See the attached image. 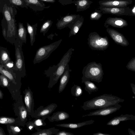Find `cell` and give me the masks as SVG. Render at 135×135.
Wrapping results in <instances>:
<instances>
[{
	"instance_id": "cell-1",
	"label": "cell",
	"mask_w": 135,
	"mask_h": 135,
	"mask_svg": "<svg viewBox=\"0 0 135 135\" xmlns=\"http://www.w3.org/2000/svg\"><path fill=\"white\" fill-rule=\"evenodd\" d=\"M74 50L73 48H70L64 55L57 65L50 66L47 70L45 71L44 74L46 76L49 78L48 88H52L61 78L70 60L71 55Z\"/></svg>"
},
{
	"instance_id": "cell-2",
	"label": "cell",
	"mask_w": 135,
	"mask_h": 135,
	"mask_svg": "<svg viewBox=\"0 0 135 135\" xmlns=\"http://www.w3.org/2000/svg\"><path fill=\"white\" fill-rule=\"evenodd\" d=\"M124 100L112 94H104L84 102V110L100 109L123 102Z\"/></svg>"
},
{
	"instance_id": "cell-3",
	"label": "cell",
	"mask_w": 135,
	"mask_h": 135,
	"mask_svg": "<svg viewBox=\"0 0 135 135\" xmlns=\"http://www.w3.org/2000/svg\"><path fill=\"white\" fill-rule=\"evenodd\" d=\"M82 73L81 82L91 80L99 83L102 81L104 75L101 64L95 62L88 64L84 68Z\"/></svg>"
},
{
	"instance_id": "cell-4",
	"label": "cell",
	"mask_w": 135,
	"mask_h": 135,
	"mask_svg": "<svg viewBox=\"0 0 135 135\" xmlns=\"http://www.w3.org/2000/svg\"><path fill=\"white\" fill-rule=\"evenodd\" d=\"M3 13L7 23V30L6 40L10 43L14 44L18 36L13 10L7 6L3 8Z\"/></svg>"
},
{
	"instance_id": "cell-5",
	"label": "cell",
	"mask_w": 135,
	"mask_h": 135,
	"mask_svg": "<svg viewBox=\"0 0 135 135\" xmlns=\"http://www.w3.org/2000/svg\"><path fill=\"white\" fill-rule=\"evenodd\" d=\"M23 43L17 38L15 43L16 60L13 72L16 74L21 76L26 75V69L24 57L22 50Z\"/></svg>"
},
{
	"instance_id": "cell-6",
	"label": "cell",
	"mask_w": 135,
	"mask_h": 135,
	"mask_svg": "<svg viewBox=\"0 0 135 135\" xmlns=\"http://www.w3.org/2000/svg\"><path fill=\"white\" fill-rule=\"evenodd\" d=\"M88 44L90 48L93 50H104L109 45L107 37H102L95 32L90 33L88 39Z\"/></svg>"
},
{
	"instance_id": "cell-7",
	"label": "cell",
	"mask_w": 135,
	"mask_h": 135,
	"mask_svg": "<svg viewBox=\"0 0 135 135\" xmlns=\"http://www.w3.org/2000/svg\"><path fill=\"white\" fill-rule=\"evenodd\" d=\"M62 40L39 48L37 51L33 61L34 64L39 63L47 59L51 54L59 46Z\"/></svg>"
},
{
	"instance_id": "cell-8",
	"label": "cell",
	"mask_w": 135,
	"mask_h": 135,
	"mask_svg": "<svg viewBox=\"0 0 135 135\" xmlns=\"http://www.w3.org/2000/svg\"><path fill=\"white\" fill-rule=\"evenodd\" d=\"M57 107V105L55 103H51L45 107L41 106L34 110V114L32 117L34 118H41L45 119Z\"/></svg>"
},
{
	"instance_id": "cell-9",
	"label": "cell",
	"mask_w": 135,
	"mask_h": 135,
	"mask_svg": "<svg viewBox=\"0 0 135 135\" xmlns=\"http://www.w3.org/2000/svg\"><path fill=\"white\" fill-rule=\"evenodd\" d=\"M99 8L103 14H109L120 16H128L130 8L129 7H112L100 6Z\"/></svg>"
},
{
	"instance_id": "cell-10",
	"label": "cell",
	"mask_w": 135,
	"mask_h": 135,
	"mask_svg": "<svg viewBox=\"0 0 135 135\" xmlns=\"http://www.w3.org/2000/svg\"><path fill=\"white\" fill-rule=\"evenodd\" d=\"M122 106L119 104L110 106L104 108L99 109L95 111L90 112L89 113L83 115V117L86 116H105L112 114L119 110Z\"/></svg>"
},
{
	"instance_id": "cell-11",
	"label": "cell",
	"mask_w": 135,
	"mask_h": 135,
	"mask_svg": "<svg viewBox=\"0 0 135 135\" xmlns=\"http://www.w3.org/2000/svg\"><path fill=\"white\" fill-rule=\"evenodd\" d=\"M80 16L79 15H70L62 17L56 24L57 28L61 30L67 27L69 28Z\"/></svg>"
},
{
	"instance_id": "cell-12",
	"label": "cell",
	"mask_w": 135,
	"mask_h": 135,
	"mask_svg": "<svg viewBox=\"0 0 135 135\" xmlns=\"http://www.w3.org/2000/svg\"><path fill=\"white\" fill-rule=\"evenodd\" d=\"M24 99L28 114L32 117L34 113V102L33 93L29 87L25 91Z\"/></svg>"
},
{
	"instance_id": "cell-13",
	"label": "cell",
	"mask_w": 135,
	"mask_h": 135,
	"mask_svg": "<svg viewBox=\"0 0 135 135\" xmlns=\"http://www.w3.org/2000/svg\"><path fill=\"white\" fill-rule=\"evenodd\" d=\"M132 3V0H102L99 2L100 6L112 7H125Z\"/></svg>"
},
{
	"instance_id": "cell-14",
	"label": "cell",
	"mask_w": 135,
	"mask_h": 135,
	"mask_svg": "<svg viewBox=\"0 0 135 135\" xmlns=\"http://www.w3.org/2000/svg\"><path fill=\"white\" fill-rule=\"evenodd\" d=\"M106 31L111 37L117 44L123 46H127L129 45L127 40L120 33L114 29L108 28Z\"/></svg>"
},
{
	"instance_id": "cell-15",
	"label": "cell",
	"mask_w": 135,
	"mask_h": 135,
	"mask_svg": "<svg viewBox=\"0 0 135 135\" xmlns=\"http://www.w3.org/2000/svg\"><path fill=\"white\" fill-rule=\"evenodd\" d=\"M104 25L105 27L107 28L109 26L122 28L127 26L128 23L127 21L121 18L110 17L107 19Z\"/></svg>"
},
{
	"instance_id": "cell-16",
	"label": "cell",
	"mask_w": 135,
	"mask_h": 135,
	"mask_svg": "<svg viewBox=\"0 0 135 135\" xmlns=\"http://www.w3.org/2000/svg\"><path fill=\"white\" fill-rule=\"evenodd\" d=\"M128 120H135V116L132 114H122L119 116L114 117L107 124V125L114 126L118 125L121 122Z\"/></svg>"
},
{
	"instance_id": "cell-17",
	"label": "cell",
	"mask_w": 135,
	"mask_h": 135,
	"mask_svg": "<svg viewBox=\"0 0 135 135\" xmlns=\"http://www.w3.org/2000/svg\"><path fill=\"white\" fill-rule=\"evenodd\" d=\"M71 70L69 68V64H68L65 71L61 77L59 87V93L62 92L65 89L68 83L70 77V72Z\"/></svg>"
},
{
	"instance_id": "cell-18",
	"label": "cell",
	"mask_w": 135,
	"mask_h": 135,
	"mask_svg": "<svg viewBox=\"0 0 135 135\" xmlns=\"http://www.w3.org/2000/svg\"><path fill=\"white\" fill-rule=\"evenodd\" d=\"M27 5L35 11H42L45 8H49L50 6H46L45 5L42 1L40 0H23Z\"/></svg>"
},
{
	"instance_id": "cell-19",
	"label": "cell",
	"mask_w": 135,
	"mask_h": 135,
	"mask_svg": "<svg viewBox=\"0 0 135 135\" xmlns=\"http://www.w3.org/2000/svg\"><path fill=\"white\" fill-rule=\"evenodd\" d=\"M95 121L93 120H88L82 122L77 123H70L55 124L58 127L67 128L71 129L77 128L84 126L92 124L94 123Z\"/></svg>"
},
{
	"instance_id": "cell-20",
	"label": "cell",
	"mask_w": 135,
	"mask_h": 135,
	"mask_svg": "<svg viewBox=\"0 0 135 135\" xmlns=\"http://www.w3.org/2000/svg\"><path fill=\"white\" fill-rule=\"evenodd\" d=\"M69 117V115L67 112L60 111L53 113L51 116H49L47 118L49 121L53 122L64 120L68 119Z\"/></svg>"
},
{
	"instance_id": "cell-21",
	"label": "cell",
	"mask_w": 135,
	"mask_h": 135,
	"mask_svg": "<svg viewBox=\"0 0 135 135\" xmlns=\"http://www.w3.org/2000/svg\"><path fill=\"white\" fill-rule=\"evenodd\" d=\"M76 6V11H85L89 8L93 2L90 0H77L73 1Z\"/></svg>"
},
{
	"instance_id": "cell-22",
	"label": "cell",
	"mask_w": 135,
	"mask_h": 135,
	"mask_svg": "<svg viewBox=\"0 0 135 135\" xmlns=\"http://www.w3.org/2000/svg\"><path fill=\"white\" fill-rule=\"evenodd\" d=\"M84 21L83 17L80 16V17L69 28L70 31L69 37L71 36L75 35L82 26Z\"/></svg>"
},
{
	"instance_id": "cell-23",
	"label": "cell",
	"mask_w": 135,
	"mask_h": 135,
	"mask_svg": "<svg viewBox=\"0 0 135 135\" xmlns=\"http://www.w3.org/2000/svg\"><path fill=\"white\" fill-rule=\"evenodd\" d=\"M11 60L7 48L0 46V65L2 66Z\"/></svg>"
},
{
	"instance_id": "cell-24",
	"label": "cell",
	"mask_w": 135,
	"mask_h": 135,
	"mask_svg": "<svg viewBox=\"0 0 135 135\" xmlns=\"http://www.w3.org/2000/svg\"><path fill=\"white\" fill-rule=\"evenodd\" d=\"M37 23L31 25L28 23H27V31L30 35L31 45H33L35 40V36L36 35Z\"/></svg>"
},
{
	"instance_id": "cell-25",
	"label": "cell",
	"mask_w": 135,
	"mask_h": 135,
	"mask_svg": "<svg viewBox=\"0 0 135 135\" xmlns=\"http://www.w3.org/2000/svg\"><path fill=\"white\" fill-rule=\"evenodd\" d=\"M17 38L19 41L23 44L26 42V35L27 31L22 23H19Z\"/></svg>"
},
{
	"instance_id": "cell-26",
	"label": "cell",
	"mask_w": 135,
	"mask_h": 135,
	"mask_svg": "<svg viewBox=\"0 0 135 135\" xmlns=\"http://www.w3.org/2000/svg\"><path fill=\"white\" fill-rule=\"evenodd\" d=\"M36 130L37 131L32 134L31 135H55L59 131V129L54 127L44 129L38 128Z\"/></svg>"
},
{
	"instance_id": "cell-27",
	"label": "cell",
	"mask_w": 135,
	"mask_h": 135,
	"mask_svg": "<svg viewBox=\"0 0 135 135\" xmlns=\"http://www.w3.org/2000/svg\"><path fill=\"white\" fill-rule=\"evenodd\" d=\"M81 82L84 83V89L89 95L93 92L97 91L98 90V88L96 85L90 80H85Z\"/></svg>"
},
{
	"instance_id": "cell-28",
	"label": "cell",
	"mask_w": 135,
	"mask_h": 135,
	"mask_svg": "<svg viewBox=\"0 0 135 135\" xmlns=\"http://www.w3.org/2000/svg\"><path fill=\"white\" fill-rule=\"evenodd\" d=\"M53 22L50 20H47L45 21L41 26L40 32L43 33L44 36H45V34L48 31L51 26Z\"/></svg>"
},
{
	"instance_id": "cell-29",
	"label": "cell",
	"mask_w": 135,
	"mask_h": 135,
	"mask_svg": "<svg viewBox=\"0 0 135 135\" xmlns=\"http://www.w3.org/2000/svg\"><path fill=\"white\" fill-rule=\"evenodd\" d=\"M0 73L4 76L9 80L13 82L15 81V76L16 75L13 74L5 69L0 65Z\"/></svg>"
},
{
	"instance_id": "cell-30",
	"label": "cell",
	"mask_w": 135,
	"mask_h": 135,
	"mask_svg": "<svg viewBox=\"0 0 135 135\" xmlns=\"http://www.w3.org/2000/svg\"><path fill=\"white\" fill-rule=\"evenodd\" d=\"M71 93L72 95L78 97L82 94L83 90L80 86L74 84L71 88Z\"/></svg>"
},
{
	"instance_id": "cell-31",
	"label": "cell",
	"mask_w": 135,
	"mask_h": 135,
	"mask_svg": "<svg viewBox=\"0 0 135 135\" xmlns=\"http://www.w3.org/2000/svg\"><path fill=\"white\" fill-rule=\"evenodd\" d=\"M19 114L21 121L22 122L26 121L28 114L26 107L23 105L19 107Z\"/></svg>"
},
{
	"instance_id": "cell-32",
	"label": "cell",
	"mask_w": 135,
	"mask_h": 135,
	"mask_svg": "<svg viewBox=\"0 0 135 135\" xmlns=\"http://www.w3.org/2000/svg\"><path fill=\"white\" fill-rule=\"evenodd\" d=\"M102 14L103 13L100 10L95 9L90 14V19L91 20H98L102 17Z\"/></svg>"
},
{
	"instance_id": "cell-33",
	"label": "cell",
	"mask_w": 135,
	"mask_h": 135,
	"mask_svg": "<svg viewBox=\"0 0 135 135\" xmlns=\"http://www.w3.org/2000/svg\"><path fill=\"white\" fill-rule=\"evenodd\" d=\"M45 119L40 118H35L32 121L35 126V129L40 128L42 126H44L46 125V123L45 122Z\"/></svg>"
},
{
	"instance_id": "cell-34",
	"label": "cell",
	"mask_w": 135,
	"mask_h": 135,
	"mask_svg": "<svg viewBox=\"0 0 135 135\" xmlns=\"http://www.w3.org/2000/svg\"><path fill=\"white\" fill-rule=\"evenodd\" d=\"M2 66L12 74H16L13 72L15 69V63L12 60L8 62Z\"/></svg>"
},
{
	"instance_id": "cell-35",
	"label": "cell",
	"mask_w": 135,
	"mask_h": 135,
	"mask_svg": "<svg viewBox=\"0 0 135 135\" xmlns=\"http://www.w3.org/2000/svg\"><path fill=\"white\" fill-rule=\"evenodd\" d=\"M15 119L13 118L5 117H0V123L2 124H10L15 122Z\"/></svg>"
},
{
	"instance_id": "cell-36",
	"label": "cell",
	"mask_w": 135,
	"mask_h": 135,
	"mask_svg": "<svg viewBox=\"0 0 135 135\" xmlns=\"http://www.w3.org/2000/svg\"><path fill=\"white\" fill-rule=\"evenodd\" d=\"M9 133H12L13 134H15L19 133L21 131V129L17 126H10L9 130Z\"/></svg>"
},
{
	"instance_id": "cell-37",
	"label": "cell",
	"mask_w": 135,
	"mask_h": 135,
	"mask_svg": "<svg viewBox=\"0 0 135 135\" xmlns=\"http://www.w3.org/2000/svg\"><path fill=\"white\" fill-rule=\"evenodd\" d=\"M0 80L2 85L4 87H7L9 84L8 79L2 74L0 75Z\"/></svg>"
},
{
	"instance_id": "cell-38",
	"label": "cell",
	"mask_w": 135,
	"mask_h": 135,
	"mask_svg": "<svg viewBox=\"0 0 135 135\" xmlns=\"http://www.w3.org/2000/svg\"><path fill=\"white\" fill-rule=\"evenodd\" d=\"M126 67L128 69L135 71V58H133L128 64Z\"/></svg>"
},
{
	"instance_id": "cell-39",
	"label": "cell",
	"mask_w": 135,
	"mask_h": 135,
	"mask_svg": "<svg viewBox=\"0 0 135 135\" xmlns=\"http://www.w3.org/2000/svg\"><path fill=\"white\" fill-rule=\"evenodd\" d=\"M10 3L16 6H23L24 4V1L22 0H9Z\"/></svg>"
},
{
	"instance_id": "cell-40",
	"label": "cell",
	"mask_w": 135,
	"mask_h": 135,
	"mask_svg": "<svg viewBox=\"0 0 135 135\" xmlns=\"http://www.w3.org/2000/svg\"><path fill=\"white\" fill-rule=\"evenodd\" d=\"M26 125L27 129L30 131H32L35 129V126L32 121H30L27 122Z\"/></svg>"
},
{
	"instance_id": "cell-41",
	"label": "cell",
	"mask_w": 135,
	"mask_h": 135,
	"mask_svg": "<svg viewBox=\"0 0 135 135\" xmlns=\"http://www.w3.org/2000/svg\"><path fill=\"white\" fill-rule=\"evenodd\" d=\"M74 134L70 132L65 131H59L55 135H74Z\"/></svg>"
},
{
	"instance_id": "cell-42",
	"label": "cell",
	"mask_w": 135,
	"mask_h": 135,
	"mask_svg": "<svg viewBox=\"0 0 135 135\" xmlns=\"http://www.w3.org/2000/svg\"><path fill=\"white\" fill-rule=\"evenodd\" d=\"M7 27H6L4 26H2V35L4 38L6 40L7 37Z\"/></svg>"
},
{
	"instance_id": "cell-43",
	"label": "cell",
	"mask_w": 135,
	"mask_h": 135,
	"mask_svg": "<svg viewBox=\"0 0 135 135\" xmlns=\"http://www.w3.org/2000/svg\"><path fill=\"white\" fill-rule=\"evenodd\" d=\"M128 16H135V5L134 4L133 7L130 8Z\"/></svg>"
},
{
	"instance_id": "cell-44",
	"label": "cell",
	"mask_w": 135,
	"mask_h": 135,
	"mask_svg": "<svg viewBox=\"0 0 135 135\" xmlns=\"http://www.w3.org/2000/svg\"><path fill=\"white\" fill-rule=\"evenodd\" d=\"M132 91L134 95H135V85L133 83L131 84Z\"/></svg>"
},
{
	"instance_id": "cell-45",
	"label": "cell",
	"mask_w": 135,
	"mask_h": 135,
	"mask_svg": "<svg viewBox=\"0 0 135 135\" xmlns=\"http://www.w3.org/2000/svg\"><path fill=\"white\" fill-rule=\"evenodd\" d=\"M129 134L130 135H135V131L133 130L128 128V129Z\"/></svg>"
},
{
	"instance_id": "cell-46",
	"label": "cell",
	"mask_w": 135,
	"mask_h": 135,
	"mask_svg": "<svg viewBox=\"0 0 135 135\" xmlns=\"http://www.w3.org/2000/svg\"><path fill=\"white\" fill-rule=\"evenodd\" d=\"M93 135H111V134L107 133H103L100 132H99L93 134Z\"/></svg>"
},
{
	"instance_id": "cell-47",
	"label": "cell",
	"mask_w": 135,
	"mask_h": 135,
	"mask_svg": "<svg viewBox=\"0 0 135 135\" xmlns=\"http://www.w3.org/2000/svg\"><path fill=\"white\" fill-rule=\"evenodd\" d=\"M42 1L46 2H49L51 3H54L55 2V0H40Z\"/></svg>"
},
{
	"instance_id": "cell-48",
	"label": "cell",
	"mask_w": 135,
	"mask_h": 135,
	"mask_svg": "<svg viewBox=\"0 0 135 135\" xmlns=\"http://www.w3.org/2000/svg\"><path fill=\"white\" fill-rule=\"evenodd\" d=\"M3 97V94L2 92L0 90V99H2Z\"/></svg>"
},
{
	"instance_id": "cell-49",
	"label": "cell",
	"mask_w": 135,
	"mask_h": 135,
	"mask_svg": "<svg viewBox=\"0 0 135 135\" xmlns=\"http://www.w3.org/2000/svg\"><path fill=\"white\" fill-rule=\"evenodd\" d=\"M5 134L3 133L2 130L0 129V135H4Z\"/></svg>"
},
{
	"instance_id": "cell-50",
	"label": "cell",
	"mask_w": 135,
	"mask_h": 135,
	"mask_svg": "<svg viewBox=\"0 0 135 135\" xmlns=\"http://www.w3.org/2000/svg\"><path fill=\"white\" fill-rule=\"evenodd\" d=\"M2 85V84L1 83V81L0 80V85Z\"/></svg>"
},
{
	"instance_id": "cell-51",
	"label": "cell",
	"mask_w": 135,
	"mask_h": 135,
	"mask_svg": "<svg viewBox=\"0 0 135 135\" xmlns=\"http://www.w3.org/2000/svg\"><path fill=\"white\" fill-rule=\"evenodd\" d=\"M117 0L122 1V0Z\"/></svg>"
},
{
	"instance_id": "cell-52",
	"label": "cell",
	"mask_w": 135,
	"mask_h": 135,
	"mask_svg": "<svg viewBox=\"0 0 135 135\" xmlns=\"http://www.w3.org/2000/svg\"></svg>"
}]
</instances>
